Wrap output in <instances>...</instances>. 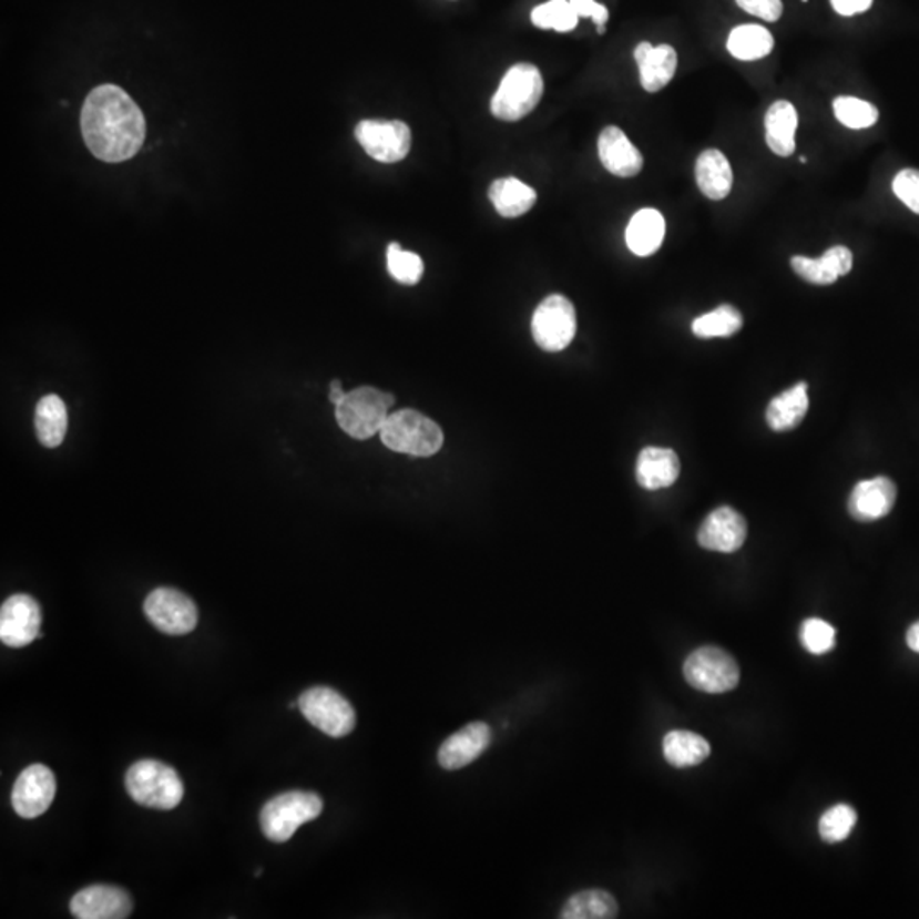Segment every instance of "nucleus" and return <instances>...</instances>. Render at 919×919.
I'll list each match as a JSON object with an SVG mask.
<instances>
[{
    "label": "nucleus",
    "mask_w": 919,
    "mask_h": 919,
    "mask_svg": "<svg viewBox=\"0 0 919 919\" xmlns=\"http://www.w3.org/2000/svg\"><path fill=\"white\" fill-rule=\"evenodd\" d=\"M571 2L572 8L575 9L578 12L579 18L583 16V18H591L594 21V24L598 27V31L603 33L604 24L609 21L610 12L609 9L604 8L603 4H598L594 0H569Z\"/></svg>",
    "instance_id": "obj_39"
},
{
    "label": "nucleus",
    "mask_w": 919,
    "mask_h": 919,
    "mask_svg": "<svg viewBox=\"0 0 919 919\" xmlns=\"http://www.w3.org/2000/svg\"><path fill=\"white\" fill-rule=\"evenodd\" d=\"M663 755L671 766L688 768L711 756V744L704 736L690 731H671L663 739Z\"/></svg>",
    "instance_id": "obj_27"
},
{
    "label": "nucleus",
    "mask_w": 919,
    "mask_h": 919,
    "mask_svg": "<svg viewBox=\"0 0 919 919\" xmlns=\"http://www.w3.org/2000/svg\"><path fill=\"white\" fill-rule=\"evenodd\" d=\"M619 916V902L612 894L601 889L583 890L568 899L562 919H612Z\"/></svg>",
    "instance_id": "obj_29"
},
{
    "label": "nucleus",
    "mask_w": 919,
    "mask_h": 919,
    "mask_svg": "<svg viewBox=\"0 0 919 919\" xmlns=\"http://www.w3.org/2000/svg\"><path fill=\"white\" fill-rule=\"evenodd\" d=\"M324 803L314 792H286L261 810V828L273 843H286L300 826L323 814Z\"/></svg>",
    "instance_id": "obj_4"
},
{
    "label": "nucleus",
    "mask_w": 919,
    "mask_h": 919,
    "mask_svg": "<svg viewBox=\"0 0 919 919\" xmlns=\"http://www.w3.org/2000/svg\"><path fill=\"white\" fill-rule=\"evenodd\" d=\"M775 40L766 28L758 24H743L731 31L727 50L734 59L743 62L765 59L773 52Z\"/></svg>",
    "instance_id": "obj_30"
},
{
    "label": "nucleus",
    "mask_w": 919,
    "mask_h": 919,
    "mask_svg": "<svg viewBox=\"0 0 919 919\" xmlns=\"http://www.w3.org/2000/svg\"><path fill=\"white\" fill-rule=\"evenodd\" d=\"M906 642H908V647L911 649V651L919 654V622H916L915 625L909 626L908 634H906Z\"/></svg>",
    "instance_id": "obj_42"
},
{
    "label": "nucleus",
    "mask_w": 919,
    "mask_h": 919,
    "mask_svg": "<svg viewBox=\"0 0 919 919\" xmlns=\"http://www.w3.org/2000/svg\"><path fill=\"white\" fill-rule=\"evenodd\" d=\"M385 447L397 453L431 457L443 447V431L432 419L418 410H397L385 421L380 431Z\"/></svg>",
    "instance_id": "obj_3"
},
{
    "label": "nucleus",
    "mask_w": 919,
    "mask_h": 919,
    "mask_svg": "<svg viewBox=\"0 0 919 919\" xmlns=\"http://www.w3.org/2000/svg\"><path fill=\"white\" fill-rule=\"evenodd\" d=\"M807 410H809L807 384L800 381L769 402L766 409V422L773 431H788L804 421Z\"/></svg>",
    "instance_id": "obj_25"
},
{
    "label": "nucleus",
    "mask_w": 919,
    "mask_h": 919,
    "mask_svg": "<svg viewBox=\"0 0 919 919\" xmlns=\"http://www.w3.org/2000/svg\"><path fill=\"white\" fill-rule=\"evenodd\" d=\"M298 708L314 727L330 737H345L355 729L356 714L348 700L327 686L302 693Z\"/></svg>",
    "instance_id": "obj_8"
},
{
    "label": "nucleus",
    "mask_w": 919,
    "mask_h": 919,
    "mask_svg": "<svg viewBox=\"0 0 919 919\" xmlns=\"http://www.w3.org/2000/svg\"><path fill=\"white\" fill-rule=\"evenodd\" d=\"M683 674L690 686L712 695L731 692L741 678L739 666L729 652L712 645L693 651L686 657Z\"/></svg>",
    "instance_id": "obj_7"
},
{
    "label": "nucleus",
    "mask_w": 919,
    "mask_h": 919,
    "mask_svg": "<svg viewBox=\"0 0 919 919\" xmlns=\"http://www.w3.org/2000/svg\"><path fill=\"white\" fill-rule=\"evenodd\" d=\"M790 264L792 269L810 285L828 286L836 283L839 276H846L851 272L854 254L848 247L835 246L826 251L819 259L794 256Z\"/></svg>",
    "instance_id": "obj_20"
},
{
    "label": "nucleus",
    "mask_w": 919,
    "mask_h": 919,
    "mask_svg": "<svg viewBox=\"0 0 919 919\" xmlns=\"http://www.w3.org/2000/svg\"><path fill=\"white\" fill-rule=\"evenodd\" d=\"M143 612L155 629L167 635H186L198 625L196 604L173 588L152 591L143 604Z\"/></svg>",
    "instance_id": "obj_10"
},
{
    "label": "nucleus",
    "mask_w": 919,
    "mask_h": 919,
    "mask_svg": "<svg viewBox=\"0 0 919 919\" xmlns=\"http://www.w3.org/2000/svg\"><path fill=\"white\" fill-rule=\"evenodd\" d=\"M132 909L129 894L113 886L85 887L70 901V911L79 919H125Z\"/></svg>",
    "instance_id": "obj_14"
},
{
    "label": "nucleus",
    "mask_w": 919,
    "mask_h": 919,
    "mask_svg": "<svg viewBox=\"0 0 919 919\" xmlns=\"http://www.w3.org/2000/svg\"><path fill=\"white\" fill-rule=\"evenodd\" d=\"M543 95V78L531 63H517L506 72L492 95L491 111L498 120L520 121L539 106Z\"/></svg>",
    "instance_id": "obj_5"
},
{
    "label": "nucleus",
    "mask_w": 919,
    "mask_h": 919,
    "mask_svg": "<svg viewBox=\"0 0 919 919\" xmlns=\"http://www.w3.org/2000/svg\"><path fill=\"white\" fill-rule=\"evenodd\" d=\"M836 120L846 129L864 130L876 125L879 120V110L868 101L851 98V95H839L833 101Z\"/></svg>",
    "instance_id": "obj_32"
},
{
    "label": "nucleus",
    "mask_w": 919,
    "mask_h": 919,
    "mask_svg": "<svg viewBox=\"0 0 919 919\" xmlns=\"http://www.w3.org/2000/svg\"><path fill=\"white\" fill-rule=\"evenodd\" d=\"M55 775L48 766L34 763L19 775L12 788L11 803L18 816L34 819L47 813L55 799Z\"/></svg>",
    "instance_id": "obj_12"
},
{
    "label": "nucleus",
    "mask_w": 919,
    "mask_h": 919,
    "mask_svg": "<svg viewBox=\"0 0 919 919\" xmlns=\"http://www.w3.org/2000/svg\"><path fill=\"white\" fill-rule=\"evenodd\" d=\"M394 397L374 387H359L346 394L345 400L336 406L337 425L356 440H368L381 431L389 418Z\"/></svg>",
    "instance_id": "obj_6"
},
{
    "label": "nucleus",
    "mask_w": 919,
    "mask_h": 919,
    "mask_svg": "<svg viewBox=\"0 0 919 919\" xmlns=\"http://www.w3.org/2000/svg\"><path fill=\"white\" fill-rule=\"evenodd\" d=\"M666 222L657 210H639L626 227V246L635 256L647 257L663 246Z\"/></svg>",
    "instance_id": "obj_24"
},
{
    "label": "nucleus",
    "mask_w": 919,
    "mask_h": 919,
    "mask_svg": "<svg viewBox=\"0 0 919 919\" xmlns=\"http://www.w3.org/2000/svg\"><path fill=\"white\" fill-rule=\"evenodd\" d=\"M356 140L375 161L384 164L404 161L409 154L412 133L404 121H359Z\"/></svg>",
    "instance_id": "obj_11"
},
{
    "label": "nucleus",
    "mask_w": 919,
    "mask_h": 919,
    "mask_svg": "<svg viewBox=\"0 0 919 919\" xmlns=\"http://www.w3.org/2000/svg\"><path fill=\"white\" fill-rule=\"evenodd\" d=\"M634 57L641 72L642 88L647 92L666 88L678 69V55L670 44L652 47L647 41H642L635 48Z\"/></svg>",
    "instance_id": "obj_19"
},
{
    "label": "nucleus",
    "mask_w": 919,
    "mask_h": 919,
    "mask_svg": "<svg viewBox=\"0 0 919 919\" xmlns=\"http://www.w3.org/2000/svg\"><path fill=\"white\" fill-rule=\"evenodd\" d=\"M874 0H831L833 8L838 14L855 16L868 11Z\"/></svg>",
    "instance_id": "obj_40"
},
{
    "label": "nucleus",
    "mask_w": 919,
    "mask_h": 919,
    "mask_svg": "<svg viewBox=\"0 0 919 919\" xmlns=\"http://www.w3.org/2000/svg\"><path fill=\"white\" fill-rule=\"evenodd\" d=\"M387 268L396 282L402 285H416L421 282L425 263L418 254L404 251L397 242H392L387 247Z\"/></svg>",
    "instance_id": "obj_35"
},
{
    "label": "nucleus",
    "mask_w": 919,
    "mask_h": 919,
    "mask_svg": "<svg viewBox=\"0 0 919 919\" xmlns=\"http://www.w3.org/2000/svg\"><path fill=\"white\" fill-rule=\"evenodd\" d=\"M41 610L34 598L14 594L0 609V641L8 647H24L41 637Z\"/></svg>",
    "instance_id": "obj_13"
},
{
    "label": "nucleus",
    "mask_w": 919,
    "mask_h": 919,
    "mask_svg": "<svg viewBox=\"0 0 919 919\" xmlns=\"http://www.w3.org/2000/svg\"><path fill=\"white\" fill-rule=\"evenodd\" d=\"M531 21L542 30L568 33L578 27L579 14L569 0H549L531 12Z\"/></svg>",
    "instance_id": "obj_33"
},
{
    "label": "nucleus",
    "mask_w": 919,
    "mask_h": 919,
    "mask_svg": "<svg viewBox=\"0 0 919 919\" xmlns=\"http://www.w3.org/2000/svg\"><path fill=\"white\" fill-rule=\"evenodd\" d=\"M799 114L788 101H775L766 111V145L778 157H790L795 152V133Z\"/></svg>",
    "instance_id": "obj_23"
},
{
    "label": "nucleus",
    "mask_w": 919,
    "mask_h": 919,
    "mask_svg": "<svg viewBox=\"0 0 919 919\" xmlns=\"http://www.w3.org/2000/svg\"><path fill=\"white\" fill-rule=\"evenodd\" d=\"M696 184L705 198L721 202L733 190L734 173L729 161L717 149H707L696 159Z\"/></svg>",
    "instance_id": "obj_22"
},
{
    "label": "nucleus",
    "mask_w": 919,
    "mask_h": 919,
    "mask_svg": "<svg viewBox=\"0 0 919 919\" xmlns=\"http://www.w3.org/2000/svg\"><path fill=\"white\" fill-rule=\"evenodd\" d=\"M67 407L59 396H47L38 402L34 426H37L38 440L43 447L57 448L65 440Z\"/></svg>",
    "instance_id": "obj_28"
},
{
    "label": "nucleus",
    "mask_w": 919,
    "mask_h": 919,
    "mask_svg": "<svg viewBox=\"0 0 919 919\" xmlns=\"http://www.w3.org/2000/svg\"><path fill=\"white\" fill-rule=\"evenodd\" d=\"M736 2L743 11L769 22L778 21L784 12L782 0H736Z\"/></svg>",
    "instance_id": "obj_38"
},
{
    "label": "nucleus",
    "mask_w": 919,
    "mask_h": 919,
    "mask_svg": "<svg viewBox=\"0 0 919 919\" xmlns=\"http://www.w3.org/2000/svg\"><path fill=\"white\" fill-rule=\"evenodd\" d=\"M743 327V316L733 305H721L714 310L696 317L692 324L693 334L700 339L734 336Z\"/></svg>",
    "instance_id": "obj_31"
},
{
    "label": "nucleus",
    "mask_w": 919,
    "mask_h": 919,
    "mask_svg": "<svg viewBox=\"0 0 919 919\" xmlns=\"http://www.w3.org/2000/svg\"><path fill=\"white\" fill-rule=\"evenodd\" d=\"M85 145L110 164L135 157L145 142L147 123L129 92L114 84L92 89L81 113Z\"/></svg>",
    "instance_id": "obj_1"
},
{
    "label": "nucleus",
    "mask_w": 919,
    "mask_h": 919,
    "mask_svg": "<svg viewBox=\"0 0 919 919\" xmlns=\"http://www.w3.org/2000/svg\"><path fill=\"white\" fill-rule=\"evenodd\" d=\"M678 455L670 448L647 447L641 451L635 466V477L647 491L670 488L680 477Z\"/></svg>",
    "instance_id": "obj_21"
},
{
    "label": "nucleus",
    "mask_w": 919,
    "mask_h": 919,
    "mask_svg": "<svg viewBox=\"0 0 919 919\" xmlns=\"http://www.w3.org/2000/svg\"><path fill=\"white\" fill-rule=\"evenodd\" d=\"M126 790L136 804L151 809H174L184 797V785L176 769L155 759H142L130 766Z\"/></svg>",
    "instance_id": "obj_2"
},
{
    "label": "nucleus",
    "mask_w": 919,
    "mask_h": 919,
    "mask_svg": "<svg viewBox=\"0 0 919 919\" xmlns=\"http://www.w3.org/2000/svg\"><path fill=\"white\" fill-rule=\"evenodd\" d=\"M747 523L743 514L729 506H722L712 511L700 527V547L712 552L733 553L746 542Z\"/></svg>",
    "instance_id": "obj_15"
},
{
    "label": "nucleus",
    "mask_w": 919,
    "mask_h": 919,
    "mask_svg": "<svg viewBox=\"0 0 919 919\" xmlns=\"http://www.w3.org/2000/svg\"><path fill=\"white\" fill-rule=\"evenodd\" d=\"M857 825V810L848 804H836L819 820L820 839L829 845L845 841Z\"/></svg>",
    "instance_id": "obj_34"
},
{
    "label": "nucleus",
    "mask_w": 919,
    "mask_h": 919,
    "mask_svg": "<svg viewBox=\"0 0 919 919\" xmlns=\"http://www.w3.org/2000/svg\"><path fill=\"white\" fill-rule=\"evenodd\" d=\"M800 642L814 656L828 654L836 644L835 626L825 620L807 619L800 626Z\"/></svg>",
    "instance_id": "obj_36"
},
{
    "label": "nucleus",
    "mask_w": 919,
    "mask_h": 919,
    "mask_svg": "<svg viewBox=\"0 0 919 919\" xmlns=\"http://www.w3.org/2000/svg\"><path fill=\"white\" fill-rule=\"evenodd\" d=\"M578 320L575 308L569 298L550 295L537 307L531 320V333L540 348L558 353L568 348L575 336Z\"/></svg>",
    "instance_id": "obj_9"
},
{
    "label": "nucleus",
    "mask_w": 919,
    "mask_h": 919,
    "mask_svg": "<svg viewBox=\"0 0 919 919\" xmlns=\"http://www.w3.org/2000/svg\"><path fill=\"white\" fill-rule=\"evenodd\" d=\"M489 200L499 215L517 218L535 206L537 191L517 177H502L489 187Z\"/></svg>",
    "instance_id": "obj_26"
},
{
    "label": "nucleus",
    "mask_w": 919,
    "mask_h": 919,
    "mask_svg": "<svg viewBox=\"0 0 919 919\" xmlns=\"http://www.w3.org/2000/svg\"><path fill=\"white\" fill-rule=\"evenodd\" d=\"M892 190L911 210L912 213L919 215V171L918 169H905L898 176L894 177Z\"/></svg>",
    "instance_id": "obj_37"
},
{
    "label": "nucleus",
    "mask_w": 919,
    "mask_h": 919,
    "mask_svg": "<svg viewBox=\"0 0 919 919\" xmlns=\"http://www.w3.org/2000/svg\"><path fill=\"white\" fill-rule=\"evenodd\" d=\"M598 154L609 173L634 177L644 167V157L619 126H606L598 139Z\"/></svg>",
    "instance_id": "obj_18"
},
{
    "label": "nucleus",
    "mask_w": 919,
    "mask_h": 919,
    "mask_svg": "<svg viewBox=\"0 0 919 919\" xmlns=\"http://www.w3.org/2000/svg\"><path fill=\"white\" fill-rule=\"evenodd\" d=\"M346 394L348 392H345V390H343L341 380H337L336 378V380L330 381L329 399L330 402L334 404V406H339V404H341L343 400H345Z\"/></svg>",
    "instance_id": "obj_41"
},
{
    "label": "nucleus",
    "mask_w": 919,
    "mask_h": 919,
    "mask_svg": "<svg viewBox=\"0 0 919 919\" xmlns=\"http://www.w3.org/2000/svg\"><path fill=\"white\" fill-rule=\"evenodd\" d=\"M491 727L483 722H472L448 737L438 752L441 768L460 769L476 762L491 744Z\"/></svg>",
    "instance_id": "obj_17"
},
{
    "label": "nucleus",
    "mask_w": 919,
    "mask_h": 919,
    "mask_svg": "<svg viewBox=\"0 0 919 919\" xmlns=\"http://www.w3.org/2000/svg\"><path fill=\"white\" fill-rule=\"evenodd\" d=\"M898 499V488L887 477L861 480L848 499V511L857 521H877L887 517Z\"/></svg>",
    "instance_id": "obj_16"
}]
</instances>
